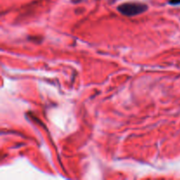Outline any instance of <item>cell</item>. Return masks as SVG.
Masks as SVG:
<instances>
[{
	"label": "cell",
	"mask_w": 180,
	"mask_h": 180,
	"mask_svg": "<svg viewBox=\"0 0 180 180\" xmlns=\"http://www.w3.org/2000/svg\"><path fill=\"white\" fill-rule=\"evenodd\" d=\"M179 3L180 0H171V4H173V5H178Z\"/></svg>",
	"instance_id": "7a4b0ae2"
},
{
	"label": "cell",
	"mask_w": 180,
	"mask_h": 180,
	"mask_svg": "<svg viewBox=\"0 0 180 180\" xmlns=\"http://www.w3.org/2000/svg\"><path fill=\"white\" fill-rule=\"evenodd\" d=\"M118 10L120 13L126 16H135L147 10V6L140 3H126L120 5Z\"/></svg>",
	"instance_id": "6da1fadb"
}]
</instances>
